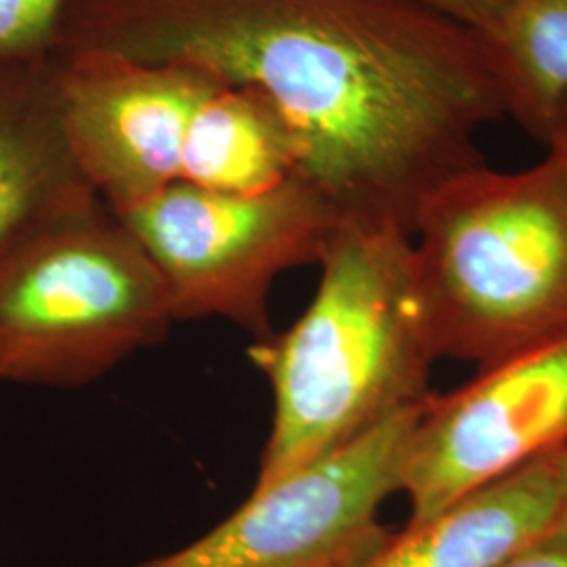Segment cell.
I'll list each match as a JSON object with an SVG mask.
<instances>
[{
	"label": "cell",
	"instance_id": "6da1fadb",
	"mask_svg": "<svg viewBox=\"0 0 567 567\" xmlns=\"http://www.w3.org/2000/svg\"><path fill=\"white\" fill-rule=\"evenodd\" d=\"M58 49L255 91L339 221L408 236L444 183L486 164L477 135L507 118L482 30L429 0H70Z\"/></svg>",
	"mask_w": 567,
	"mask_h": 567
},
{
	"label": "cell",
	"instance_id": "7a4b0ae2",
	"mask_svg": "<svg viewBox=\"0 0 567 567\" xmlns=\"http://www.w3.org/2000/svg\"><path fill=\"white\" fill-rule=\"evenodd\" d=\"M303 316L248 349L269 379L274 421L255 487L425 404L437 360L412 236L339 221Z\"/></svg>",
	"mask_w": 567,
	"mask_h": 567
},
{
	"label": "cell",
	"instance_id": "3957f363",
	"mask_svg": "<svg viewBox=\"0 0 567 567\" xmlns=\"http://www.w3.org/2000/svg\"><path fill=\"white\" fill-rule=\"evenodd\" d=\"M437 360L496 364L567 334V161L444 183L412 229Z\"/></svg>",
	"mask_w": 567,
	"mask_h": 567
},
{
	"label": "cell",
	"instance_id": "277c9868",
	"mask_svg": "<svg viewBox=\"0 0 567 567\" xmlns=\"http://www.w3.org/2000/svg\"><path fill=\"white\" fill-rule=\"evenodd\" d=\"M173 324L163 276L102 198L0 255V383L89 385Z\"/></svg>",
	"mask_w": 567,
	"mask_h": 567
},
{
	"label": "cell",
	"instance_id": "5b68a950",
	"mask_svg": "<svg viewBox=\"0 0 567 567\" xmlns=\"http://www.w3.org/2000/svg\"><path fill=\"white\" fill-rule=\"evenodd\" d=\"M116 215L163 276L175 322L224 318L257 341L274 334L267 301L276 278L320 264L339 224L301 177L255 194L177 182Z\"/></svg>",
	"mask_w": 567,
	"mask_h": 567
},
{
	"label": "cell",
	"instance_id": "8992f818",
	"mask_svg": "<svg viewBox=\"0 0 567 567\" xmlns=\"http://www.w3.org/2000/svg\"><path fill=\"white\" fill-rule=\"evenodd\" d=\"M425 404L252 487L219 526L137 567L358 566L391 532L379 515L386 498L402 492L405 450Z\"/></svg>",
	"mask_w": 567,
	"mask_h": 567
},
{
	"label": "cell",
	"instance_id": "52a82bcc",
	"mask_svg": "<svg viewBox=\"0 0 567 567\" xmlns=\"http://www.w3.org/2000/svg\"><path fill=\"white\" fill-rule=\"evenodd\" d=\"M564 446L567 334L477 368L465 385L426 400L402 468L408 522L431 519Z\"/></svg>",
	"mask_w": 567,
	"mask_h": 567
},
{
	"label": "cell",
	"instance_id": "ba28073f",
	"mask_svg": "<svg viewBox=\"0 0 567 567\" xmlns=\"http://www.w3.org/2000/svg\"><path fill=\"white\" fill-rule=\"evenodd\" d=\"M61 124L82 177L114 213L182 182L183 147L210 76L182 63L53 51Z\"/></svg>",
	"mask_w": 567,
	"mask_h": 567
},
{
	"label": "cell",
	"instance_id": "9c48e42d",
	"mask_svg": "<svg viewBox=\"0 0 567 567\" xmlns=\"http://www.w3.org/2000/svg\"><path fill=\"white\" fill-rule=\"evenodd\" d=\"M567 446L557 447L435 517L389 532L355 567H494L550 538Z\"/></svg>",
	"mask_w": 567,
	"mask_h": 567
},
{
	"label": "cell",
	"instance_id": "30bf717a",
	"mask_svg": "<svg viewBox=\"0 0 567 567\" xmlns=\"http://www.w3.org/2000/svg\"><path fill=\"white\" fill-rule=\"evenodd\" d=\"M93 198L63 133L51 55L0 61V255Z\"/></svg>",
	"mask_w": 567,
	"mask_h": 567
},
{
	"label": "cell",
	"instance_id": "8fae6325",
	"mask_svg": "<svg viewBox=\"0 0 567 567\" xmlns=\"http://www.w3.org/2000/svg\"><path fill=\"white\" fill-rule=\"evenodd\" d=\"M297 175V143L278 112L255 91L210 76L187 128L182 182L255 194Z\"/></svg>",
	"mask_w": 567,
	"mask_h": 567
},
{
	"label": "cell",
	"instance_id": "7c38bea8",
	"mask_svg": "<svg viewBox=\"0 0 567 567\" xmlns=\"http://www.w3.org/2000/svg\"><path fill=\"white\" fill-rule=\"evenodd\" d=\"M482 34L507 118L545 147L567 97V0H507Z\"/></svg>",
	"mask_w": 567,
	"mask_h": 567
},
{
	"label": "cell",
	"instance_id": "4fadbf2b",
	"mask_svg": "<svg viewBox=\"0 0 567 567\" xmlns=\"http://www.w3.org/2000/svg\"><path fill=\"white\" fill-rule=\"evenodd\" d=\"M70 0H0V61L41 60L55 51Z\"/></svg>",
	"mask_w": 567,
	"mask_h": 567
},
{
	"label": "cell",
	"instance_id": "5bb4252c",
	"mask_svg": "<svg viewBox=\"0 0 567 567\" xmlns=\"http://www.w3.org/2000/svg\"><path fill=\"white\" fill-rule=\"evenodd\" d=\"M454 18L486 32L503 16L507 0H429Z\"/></svg>",
	"mask_w": 567,
	"mask_h": 567
},
{
	"label": "cell",
	"instance_id": "9a60e30c",
	"mask_svg": "<svg viewBox=\"0 0 567 567\" xmlns=\"http://www.w3.org/2000/svg\"><path fill=\"white\" fill-rule=\"evenodd\" d=\"M494 567H567V543L547 538L532 547L522 548Z\"/></svg>",
	"mask_w": 567,
	"mask_h": 567
},
{
	"label": "cell",
	"instance_id": "2e32d148",
	"mask_svg": "<svg viewBox=\"0 0 567 567\" xmlns=\"http://www.w3.org/2000/svg\"><path fill=\"white\" fill-rule=\"evenodd\" d=\"M545 147H547V152L561 154L567 161V97L561 102L555 118H553Z\"/></svg>",
	"mask_w": 567,
	"mask_h": 567
},
{
	"label": "cell",
	"instance_id": "e0dca14e",
	"mask_svg": "<svg viewBox=\"0 0 567 567\" xmlns=\"http://www.w3.org/2000/svg\"><path fill=\"white\" fill-rule=\"evenodd\" d=\"M550 538L567 543V450H566V466H564V489H561V507H559V517L555 529L550 534Z\"/></svg>",
	"mask_w": 567,
	"mask_h": 567
}]
</instances>
